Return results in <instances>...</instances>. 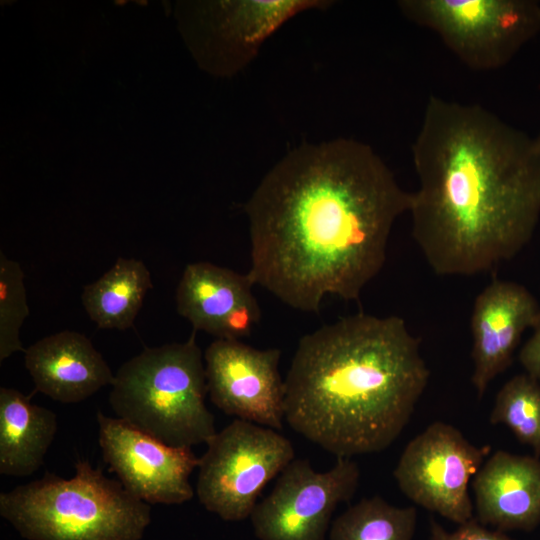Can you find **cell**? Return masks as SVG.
<instances>
[{
  "instance_id": "44dd1931",
  "label": "cell",
  "mask_w": 540,
  "mask_h": 540,
  "mask_svg": "<svg viewBox=\"0 0 540 540\" xmlns=\"http://www.w3.org/2000/svg\"><path fill=\"white\" fill-rule=\"evenodd\" d=\"M29 316L24 272L20 264L0 253V361L25 349L20 329Z\"/></svg>"
},
{
  "instance_id": "7402d4cb",
  "label": "cell",
  "mask_w": 540,
  "mask_h": 540,
  "mask_svg": "<svg viewBox=\"0 0 540 540\" xmlns=\"http://www.w3.org/2000/svg\"><path fill=\"white\" fill-rule=\"evenodd\" d=\"M431 540H513L503 531L492 530L476 519L460 524L455 531H447L436 521L430 522Z\"/></svg>"
},
{
  "instance_id": "5bb4252c",
  "label": "cell",
  "mask_w": 540,
  "mask_h": 540,
  "mask_svg": "<svg viewBox=\"0 0 540 540\" xmlns=\"http://www.w3.org/2000/svg\"><path fill=\"white\" fill-rule=\"evenodd\" d=\"M476 520L500 531L540 524V459L497 450L472 479Z\"/></svg>"
},
{
  "instance_id": "cb8c5ba5",
  "label": "cell",
  "mask_w": 540,
  "mask_h": 540,
  "mask_svg": "<svg viewBox=\"0 0 540 540\" xmlns=\"http://www.w3.org/2000/svg\"><path fill=\"white\" fill-rule=\"evenodd\" d=\"M538 149L540 150V134L535 138Z\"/></svg>"
},
{
  "instance_id": "ba28073f",
  "label": "cell",
  "mask_w": 540,
  "mask_h": 540,
  "mask_svg": "<svg viewBox=\"0 0 540 540\" xmlns=\"http://www.w3.org/2000/svg\"><path fill=\"white\" fill-rule=\"evenodd\" d=\"M489 453V446L436 421L408 442L393 476L412 502L460 525L473 518L469 485Z\"/></svg>"
},
{
  "instance_id": "8fae6325",
  "label": "cell",
  "mask_w": 540,
  "mask_h": 540,
  "mask_svg": "<svg viewBox=\"0 0 540 540\" xmlns=\"http://www.w3.org/2000/svg\"><path fill=\"white\" fill-rule=\"evenodd\" d=\"M97 421L103 459L127 491L151 504H182L192 499L189 477L199 458L191 447L167 445L102 412Z\"/></svg>"
},
{
  "instance_id": "ac0fdd59",
  "label": "cell",
  "mask_w": 540,
  "mask_h": 540,
  "mask_svg": "<svg viewBox=\"0 0 540 540\" xmlns=\"http://www.w3.org/2000/svg\"><path fill=\"white\" fill-rule=\"evenodd\" d=\"M153 288L145 263L120 257L81 294L89 318L100 329L125 330L133 326L148 291Z\"/></svg>"
},
{
  "instance_id": "d6986e66",
  "label": "cell",
  "mask_w": 540,
  "mask_h": 540,
  "mask_svg": "<svg viewBox=\"0 0 540 540\" xmlns=\"http://www.w3.org/2000/svg\"><path fill=\"white\" fill-rule=\"evenodd\" d=\"M417 510L397 507L380 496L363 498L339 515L330 530V540H412Z\"/></svg>"
},
{
  "instance_id": "9c48e42d",
  "label": "cell",
  "mask_w": 540,
  "mask_h": 540,
  "mask_svg": "<svg viewBox=\"0 0 540 540\" xmlns=\"http://www.w3.org/2000/svg\"><path fill=\"white\" fill-rule=\"evenodd\" d=\"M360 480L351 458H337L327 471L306 459L292 460L250 519L259 540H324L336 507L349 501Z\"/></svg>"
},
{
  "instance_id": "603a6c76",
  "label": "cell",
  "mask_w": 540,
  "mask_h": 540,
  "mask_svg": "<svg viewBox=\"0 0 540 540\" xmlns=\"http://www.w3.org/2000/svg\"><path fill=\"white\" fill-rule=\"evenodd\" d=\"M518 359L525 373L540 383V309L532 334L520 349Z\"/></svg>"
},
{
  "instance_id": "3957f363",
  "label": "cell",
  "mask_w": 540,
  "mask_h": 540,
  "mask_svg": "<svg viewBox=\"0 0 540 540\" xmlns=\"http://www.w3.org/2000/svg\"><path fill=\"white\" fill-rule=\"evenodd\" d=\"M404 319L358 313L303 336L285 379V419L337 458L389 447L429 379Z\"/></svg>"
},
{
  "instance_id": "30bf717a",
  "label": "cell",
  "mask_w": 540,
  "mask_h": 540,
  "mask_svg": "<svg viewBox=\"0 0 540 540\" xmlns=\"http://www.w3.org/2000/svg\"><path fill=\"white\" fill-rule=\"evenodd\" d=\"M281 351L257 349L239 340L216 339L205 350L211 402L227 415L274 430L285 419V381Z\"/></svg>"
},
{
  "instance_id": "277c9868",
  "label": "cell",
  "mask_w": 540,
  "mask_h": 540,
  "mask_svg": "<svg viewBox=\"0 0 540 540\" xmlns=\"http://www.w3.org/2000/svg\"><path fill=\"white\" fill-rule=\"evenodd\" d=\"M0 514L28 540H140L150 506L87 460L0 494Z\"/></svg>"
},
{
  "instance_id": "9a60e30c",
  "label": "cell",
  "mask_w": 540,
  "mask_h": 540,
  "mask_svg": "<svg viewBox=\"0 0 540 540\" xmlns=\"http://www.w3.org/2000/svg\"><path fill=\"white\" fill-rule=\"evenodd\" d=\"M25 366L35 389L62 403H78L115 375L91 340L71 330L48 335L25 349Z\"/></svg>"
},
{
  "instance_id": "e0dca14e",
  "label": "cell",
  "mask_w": 540,
  "mask_h": 540,
  "mask_svg": "<svg viewBox=\"0 0 540 540\" xmlns=\"http://www.w3.org/2000/svg\"><path fill=\"white\" fill-rule=\"evenodd\" d=\"M57 432L54 412L20 391L0 388V473L28 476L43 464Z\"/></svg>"
},
{
  "instance_id": "7c38bea8",
  "label": "cell",
  "mask_w": 540,
  "mask_h": 540,
  "mask_svg": "<svg viewBox=\"0 0 540 540\" xmlns=\"http://www.w3.org/2000/svg\"><path fill=\"white\" fill-rule=\"evenodd\" d=\"M254 285L248 273L205 261L190 263L177 286V311L195 332L239 340L249 336L261 320Z\"/></svg>"
},
{
  "instance_id": "ffe728a7",
  "label": "cell",
  "mask_w": 540,
  "mask_h": 540,
  "mask_svg": "<svg viewBox=\"0 0 540 540\" xmlns=\"http://www.w3.org/2000/svg\"><path fill=\"white\" fill-rule=\"evenodd\" d=\"M490 422L506 426L540 457V383L526 373L510 378L495 397Z\"/></svg>"
},
{
  "instance_id": "5b68a950",
  "label": "cell",
  "mask_w": 540,
  "mask_h": 540,
  "mask_svg": "<svg viewBox=\"0 0 540 540\" xmlns=\"http://www.w3.org/2000/svg\"><path fill=\"white\" fill-rule=\"evenodd\" d=\"M195 333L126 361L109 395L117 418L174 447L207 444L217 433L205 404V366Z\"/></svg>"
},
{
  "instance_id": "4fadbf2b",
  "label": "cell",
  "mask_w": 540,
  "mask_h": 540,
  "mask_svg": "<svg viewBox=\"0 0 540 540\" xmlns=\"http://www.w3.org/2000/svg\"><path fill=\"white\" fill-rule=\"evenodd\" d=\"M540 305L522 284L495 279L477 295L470 320L472 384L481 398L509 366L523 333L534 325Z\"/></svg>"
},
{
  "instance_id": "8992f818",
  "label": "cell",
  "mask_w": 540,
  "mask_h": 540,
  "mask_svg": "<svg viewBox=\"0 0 540 540\" xmlns=\"http://www.w3.org/2000/svg\"><path fill=\"white\" fill-rule=\"evenodd\" d=\"M398 7L475 71L503 67L540 31V1L401 0Z\"/></svg>"
},
{
  "instance_id": "6da1fadb",
  "label": "cell",
  "mask_w": 540,
  "mask_h": 540,
  "mask_svg": "<svg viewBox=\"0 0 540 540\" xmlns=\"http://www.w3.org/2000/svg\"><path fill=\"white\" fill-rule=\"evenodd\" d=\"M404 190L367 144L301 145L263 177L244 211L255 283L289 307L317 313L326 295L357 300L381 271Z\"/></svg>"
},
{
  "instance_id": "7a4b0ae2",
  "label": "cell",
  "mask_w": 540,
  "mask_h": 540,
  "mask_svg": "<svg viewBox=\"0 0 540 540\" xmlns=\"http://www.w3.org/2000/svg\"><path fill=\"white\" fill-rule=\"evenodd\" d=\"M412 158V235L437 275L489 272L529 243L540 219L535 138L480 105L431 96Z\"/></svg>"
},
{
  "instance_id": "52a82bcc",
  "label": "cell",
  "mask_w": 540,
  "mask_h": 540,
  "mask_svg": "<svg viewBox=\"0 0 540 540\" xmlns=\"http://www.w3.org/2000/svg\"><path fill=\"white\" fill-rule=\"evenodd\" d=\"M294 456L291 442L276 430L235 419L208 441L199 458L197 497L225 521L244 520Z\"/></svg>"
},
{
  "instance_id": "2e32d148",
  "label": "cell",
  "mask_w": 540,
  "mask_h": 540,
  "mask_svg": "<svg viewBox=\"0 0 540 540\" xmlns=\"http://www.w3.org/2000/svg\"><path fill=\"white\" fill-rule=\"evenodd\" d=\"M330 4L319 0L219 2L215 5L213 26L222 53L223 70L234 73L245 67L261 45L290 18Z\"/></svg>"
}]
</instances>
